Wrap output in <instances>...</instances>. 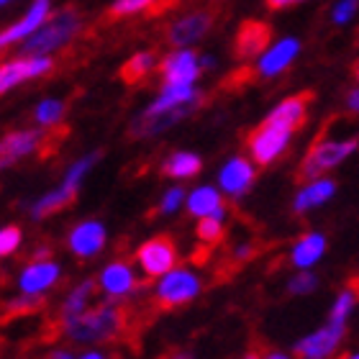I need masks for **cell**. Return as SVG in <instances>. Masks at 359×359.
<instances>
[{
	"instance_id": "cell-17",
	"label": "cell",
	"mask_w": 359,
	"mask_h": 359,
	"mask_svg": "<svg viewBox=\"0 0 359 359\" xmlns=\"http://www.w3.org/2000/svg\"><path fill=\"white\" fill-rule=\"evenodd\" d=\"M255 180H257L255 165H252L247 157H233L231 162L221 170L218 182H221V187H224L231 198H241L249 187L255 185Z\"/></svg>"
},
{
	"instance_id": "cell-7",
	"label": "cell",
	"mask_w": 359,
	"mask_h": 359,
	"mask_svg": "<svg viewBox=\"0 0 359 359\" xmlns=\"http://www.w3.org/2000/svg\"><path fill=\"white\" fill-rule=\"evenodd\" d=\"M290 131H285V128H277V126H269V123H259L257 128H252L244 139V147H247L249 157L255 159L259 167H267L272 165L285 149H287V144H290Z\"/></svg>"
},
{
	"instance_id": "cell-21",
	"label": "cell",
	"mask_w": 359,
	"mask_h": 359,
	"mask_svg": "<svg viewBox=\"0 0 359 359\" xmlns=\"http://www.w3.org/2000/svg\"><path fill=\"white\" fill-rule=\"evenodd\" d=\"M300 44L295 39H283L280 44H275L269 52H264V57L257 65V75L259 77H275L280 75L283 69L290 67V62L298 57Z\"/></svg>"
},
{
	"instance_id": "cell-31",
	"label": "cell",
	"mask_w": 359,
	"mask_h": 359,
	"mask_svg": "<svg viewBox=\"0 0 359 359\" xmlns=\"http://www.w3.org/2000/svg\"><path fill=\"white\" fill-rule=\"evenodd\" d=\"M23 231L18 226H6L0 229V257H11L15 249L21 247Z\"/></svg>"
},
{
	"instance_id": "cell-18",
	"label": "cell",
	"mask_w": 359,
	"mask_h": 359,
	"mask_svg": "<svg viewBox=\"0 0 359 359\" xmlns=\"http://www.w3.org/2000/svg\"><path fill=\"white\" fill-rule=\"evenodd\" d=\"M177 6V0H116L108 11H105V23L121 21V18H128V15L136 13H147L149 18L154 15H165L167 11H172Z\"/></svg>"
},
{
	"instance_id": "cell-10",
	"label": "cell",
	"mask_w": 359,
	"mask_h": 359,
	"mask_svg": "<svg viewBox=\"0 0 359 359\" xmlns=\"http://www.w3.org/2000/svg\"><path fill=\"white\" fill-rule=\"evenodd\" d=\"M203 105V97L201 100H195V103H187V105H180V108H172V111H162V113H142L139 118L131 123L128 128V136H134V139H149V136H157L167 128H172L175 123H180L182 118H187L195 108H201Z\"/></svg>"
},
{
	"instance_id": "cell-16",
	"label": "cell",
	"mask_w": 359,
	"mask_h": 359,
	"mask_svg": "<svg viewBox=\"0 0 359 359\" xmlns=\"http://www.w3.org/2000/svg\"><path fill=\"white\" fill-rule=\"evenodd\" d=\"M105 244V229L97 221H85V224L75 226L67 236V247L72 249V255L80 259H90L95 257Z\"/></svg>"
},
{
	"instance_id": "cell-30",
	"label": "cell",
	"mask_w": 359,
	"mask_h": 359,
	"mask_svg": "<svg viewBox=\"0 0 359 359\" xmlns=\"http://www.w3.org/2000/svg\"><path fill=\"white\" fill-rule=\"evenodd\" d=\"M257 69L255 67H241V69H233L231 75L226 77L224 83H221V90H226V93H239V90H244L249 83H255L257 80Z\"/></svg>"
},
{
	"instance_id": "cell-36",
	"label": "cell",
	"mask_w": 359,
	"mask_h": 359,
	"mask_svg": "<svg viewBox=\"0 0 359 359\" xmlns=\"http://www.w3.org/2000/svg\"><path fill=\"white\" fill-rule=\"evenodd\" d=\"M346 108L352 113H359V90H352V93L346 95Z\"/></svg>"
},
{
	"instance_id": "cell-3",
	"label": "cell",
	"mask_w": 359,
	"mask_h": 359,
	"mask_svg": "<svg viewBox=\"0 0 359 359\" xmlns=\"http://www.w3.org/2000/svg\"><path fill=\"white\" fill-rule=\"evenodd\" d=\"M97 159H100V151H93V154H88L85 159H80V162L69 170L67 177H65V182H62L57 190L46 193L44 198H39V201L34 203V208H31L34 221H41V218L52 216V213H60L62 208L72 205V203L77 201V185H80V180L85 177V172L95 165Z\"/></svg>"
},
{
	"instance_id": "cell-22",
	"label": "cell",
	"mask_w": 359,
	"mask_h": 359,
	"mask_svg": "<svg viewBox=\"0 0 359 359\" xmlns=\"http://www.w3.org/2000/svg\"><path fill=\"white\" fill-rule=\"evenodd\" d=\"M95 292H97L95 280H85V283H80L75 290L69 292L67 300H65L60 308V318H57V331H60V334L65 331L67 323H72L77 316H83L85 311H88V300L93 298Z\"/></svg>"
},
{
	"instance_id": "cell-38",
	"label": "cell",
	"mask_w": 359,
	"mask_h": 359,
	"mask_svg": "<svg viewBox=\"0 0 359 359\" xmlns=\"http://www.w3.org/2000/svg\"><path fill=\"white\" fill-rule=\"evenodd\" d=\"M44 359H75V357H72L69 349H54V352H49Z\"/></svg>"
},
{
	"instance_id": "cell-42",
	"label": "cell",
	"mask_w": 359,
	"mask_h": 359,
	"mask_svg": "<svg viewBox=\"0 0 359 359\" xmlns=\"http://www.w3.org/2000/svg\"><path fill=\"white\" fill-rule=\"evenodd\" d=\"M354 75H357V80H359V62L354 65Z\"/></svg>"
},
{
	"instance_id": "cell-26",
	"label": "cell",
	"mask_w": 359,
	"mask_h": 359,
	"mask_svg": "<svg viewBox=\"0 0 359 359\" xmlns=\"http://www.w3.org/2000/svg\"><path fill=\"white\" fill-rule=\"evenodd\" d=\"M323 252H326V239H323L321 233H306V236H300V241L292 247L290 259L295 267L306 269L318 262L323 257Z\"/></svg>"
},
{
	"instance_id": "cell-25",
	"label": "cell",
	"mask_w": 359,
	"mask_h": 359,
	"mask_svg": "<svg viewBox=\"0 0 359 359\" xmlns=\"http://www.w3.org/2000/svg\"><path fill=\"white\" fill-rule=\"evenodd\" d=\"M187 213L198 218H205V216L224 218L226 205L221 203V195H218L213 187H198V190L190 195V201H187Z\"/></svg>"
},
{
	"instance_id": "cell-8",
	"label": "cell",
	"mask_w": 359,
	"mask_h": 359,
	"mask_svg": "<svg viewBox=\"0 0 359 359\" xmlns=\"http://www.w3.org/2000/svg\"><path fill=\"white\" fill-rule=\"evenodd\" d=\"M269 41H272V26L267 21H259V18H249V21L239 23L231 52L241 62L255 60V57L267 52Z\"/></svg>"
},
{
	"instance_id": "cell-1",
	"label": "cell",
	"mask_w": 359,
	"mask_h": 359,
	"mask_svg": "<svg viewBox=\"0 0 359 359\" xmlns=\"http://www.w3.org/2000/svg\"><path fill=\"white\" fill-rule=\"evenodd\" d=\"M80 26H83V13L75 6H65L57 13H49V18L23 41L18 52L21 57H44L49 52L65 49L80 34Z\"/></svg>"
},
{
	"instance_id": "cell-13",
	"label": "cell",
	"mask_w": 359,
	"mask_h": 359,
	"mask_svg": "<svg viewBox=\"0 0 359 359\" xmlns=\"http://www.w3.org/2000/svg\"><path fill=\"white\" fill-rule=\"evenodd\" d=\"M344 334H346L344 323L329 321V326H323L321 331H316V334H311V337L300 339L298 344H295V357L298 359H329L331 354L339 349Z\"/></svg>"
},
{
	"instance_id": "cell-40",
	"label": "cell",
	"mask_w": 359,
	"mask_h": 359,
	"mask_svg": "<svg viewBox=\"0 0 359 359\" xmlns=\"http://www.w3.org/2000/svg\"><path fill=\"white\" fill-rule=\"evenodd\" d=\"M264 359H290V357H285V354H280V352H272V354H267Z\"/></svg>"
},
{
	"instance_id": "cell-29",
	"label": "cell",
	"mask_w": 359,
	"mask_h": 359,
	"mask_svg": "<svg viewBox=\"0 0 359 359\" xmlns=\"http://www.w3.org/2000/svg\"><path fill=\"white\" fill-rule=\"evenodd\" d=\"M354 303H357V292L349 290V287H346V290H341V292H339L337 303H334V308H331L329 321L331 323H346V318H349V313H352Z\"/></svg>"
},
{
	"instance_id": "cell-33",
	"label": "cell",
	"mask_w": 359,
	"mask_h": 359,
	"mask_svg": "<svg viewBox=\"0 0 359 359\" xmlns=\"http://www.w3.org/2000/svg\"><path fill=\"white\" fill-rule=\"evenodd\" d=\"M316 285H318V277L311 275V272H300V275H295L290 280V292L292 295H306V292H313Z\"/></svg>"
},
{
	"instance_id": "cell-34",
	"label": "cell",
	"mask_w": 359,
	"mask_h": 359,
	"mask_svg": "<svg viewBox=\"0 0 359 359\" xmlns=\"http://www.w3.org/2000/svg\"><path fill=\"white\" fill-rule=\"evenodd\" d=\"M359 8V0H341L337 8H334V23H346L357 13Z\"/></svg>"
},
{
	"instance_id": "cell-27",
	"label": "cell",
	"mask_w": 359,
	"mask_h": 359,
	"mask_svg": "<svg viewBox=\"0 0 359 359\" xmlns=\"http://www.w3.org/2000/svg\"><path fill=\"white\" fill-rule=\"evenodd\" d=\"M201 157L193 154V151H177V154H170L162 165V175L165 177H175V180H190L201 172Z\"/></svg>"
},
{
	"instance_id": "cell-5",
	"label": "cell",
	"mask_w": 359,
	"mask_h": 359,
	"mask_svg": "<svg viewBox=\"0 0 359 359\" xmlns=\"http://www.w3.org/2000/svg\"><path fill=\"white\" fill-rule=\"evenodd\" d=\"M136 262L142 264L147 280H157L162 275H170L180 262V252L177 244L170 233H159V236H151L149 241H144L142 247L136 249Z\"/></svg>"
},
{
	"instance_id": "cell-11",
	"label": "cell",
	"mask_w": 359,
	"mask_h": 359,
	"mask_svg": "<svg viewBox=\"0 0 359 359\" xmlns=\"http://www.w3.org/2000/svg\"><path fill=\"white\" fill-rule=\"evenodd\" d=\"M151 280H144V283H136L134 269L128 264V259L123 257H116L111 264H105L103 275H100V287L108 292L111 300H123L126 295H131L139 287H149Z\"/></svg>"
},
{
	"instance_id": "cell-6",
	"label": "cell",
	"mask_w": 359,
	"mask_h": 359,
	"mask_svg": "<svg viewBox=\"0 0 359 359\" xmlns=\"http://www.w3.org/2000/svg\"><path fill=\"white\" fill-rule=\"evenodd\" d=\"M218 15H221V8L205 6V8L193 11V13L182 15V18H177V21L167 23L165 44H170V46L195 44V41L205 36L208 31H213V26L218 23Z\"/></svg>"
},
{
	"instance_id": "cell-39",
	"label": "cell",
	"mask_w": 359,
	"mask_h": 359,
	"mask_svg": "<svg viewBox=\"0 0 359 359\" xmlns=\"http://www.w3.org/2000/svg\"><path fill=\"white\" fill-rule=\"evenodd\" d=\"M80 359H111V357H105V354H100V352H88V354H83Z\"/></svg>"
},
{
	"instance_id": "cell-12",
	"label": "cell",
	"mask_w": 359,
	"mask_h": 359,
	"mask_svg": "<svg viewBox=\"0 0 359 359\" xmlns=\"http://www.w3.org/2000/svg\"><path fill=\"white\" fill-rule=\"evenodd\" d=\"M311 103H313V93H311V90H306V93H298V95L285 97L283 103L277 105L275 111L264 118V123H269V126H277V128H285V131L295 134V131H300V128L306 126L308 108H311Z\"/></svg>"
},
{
	"instance_id": "cell-28",
	"label": "cell",
	"mask_w": 359,
	"mask_h": 359,
	"mask_svg": "<svg viewBox=\"0 0 359 359\" xmlns=\"http://www.w3.org/2000/svg\"><path fill=\"white\" fill-rule=\"evenodd\" d=\"M65 113H67V105L62 103V100H44L34 111V118L39 121V126H54V123L65 121Z\"/></svg>"
},
{
	"instance_id": "cell-43",
	"label": "cell",
	"mask_w": 359,
	"mask_h": 359,
	"mask_svg": "<svg viewBox=\"0 0 359 359\" xmlns=\"http://www.w3.org/2000/svg\"><path fill=\"white\" fill-rule=\"evenodd\" d=\"M344 359H359V354H349V357H344Z\"/></svg>"
},
{
	"instance_id": "cell-41",
	"label": "cell",
	"mask_w": 359,
	"mask_h": 359,
	"mask_svg": "<svg viewBox=\"0 0 359 359\" xmlns=\"http://www.w3.org/2000/svg\"><path fill=\"white\" fill-rule=\"evenodd\" d=\"M244 359H262V357H259V352H249Z\"/></svg>"
},
{
	"instance_id": "cell-20",
	"label": "cell",
	"mask_w": 359,
	"mask_h": 359,
	"mask_svg": "<svg viewBox=\"0 0 359 359\" xmlns=\"http://www.w3.org/2000/svg\"><path fill=\"white\" fill-rule=\"evenodd\" d=\"M154 72H159V62L157 52L149 49V52H139L134 54L131 60H126L118 69V80L128 88H136V85H144Z\"/></svg>"
},
{
	"instance_id": "cell-19",
	"label": "cell",
	"mask_w": 359,
	"mask_h": 359,
	"mask_svg": "<svg viewBox=\"0 0 359 359\" xmlns=\"http://www.w3.org/2000/svg\"><path fill=\"white\" fill-rule=\"evenodd\" d=\"M60 277V264L46 259V262H29L26 269L18 277V287L26 295H41L44 290H49Z\"/></svg>"
},
{
	"instance_id": "cell-44",
	"label": "cell",
	"mask_w": 359,
	"mask_h": 359,
	"mask_svg": "<svg viewBox=\"0 0 359 359\" xmlns=\"http://www.w3.org/2000/svg\"><path fill=\"white\" fill-rule=\"evenodd\" d=\"M6 3H8V0H0V6H6Z\"/></svg>"
},
{
	"instance_id": "cell-14",
	"label": "cell",
	"mask_w": 359,
	"mask_h": 359,
	"mask_svg": "<svg viewBox=\"0 0 359 359\" xmlns=\"http://www.w3.org/2000/svg\"><path fill=\"white\" fill-rule=\"evenodd\" d=\"M46 139V128L36 131V128H26V131H13L0 139V170L15 165L18 159L29 157L34 151H41Z\"/></svg>"
},
{
	"instance_id": "cell-15",
	"label": "cell",
	"mask_w": 359,
	"mask_h": 359,
	"mask_svg": "<svg viewBox=\"0 0 359 359\" xmlns=\"http://www.w3.org/2000/svg\"><path fill=\"white\" fill-rule=\"evenodd\" d=\"M159 75L165 77V85H193L201 75L198 54L190 49L175 52L159 62Z\"/></svg>"
},
{
	"instance_id": "cell-2",
	"label": "cell",
	"mask_w": 359,
	"mask_h": 359,
	"mask_svg": "<svg viewBox=\"0 0 359 359\" xmlns=\"http://www.w3.org/2000/svg\"><path fill=\"white\" fill-rule=\"evenodd\" d=\"M359 139H346V142H316L308 154L303 157V162L295 170V182H313L321 180L323 175L334 170L337 165H341L352 151H357Z\"/></svg>"
},
{
	"instance_id": "cell-9",
	"label": "cell",
	"mask_w": 359,
	"mask_h": 359,
	"mask_svg": "<svg viewBox=\"0 0 359 359\" xmlns=\"http://www.w3.org/2000/svg\"><path fill=\"white\" fill-rule=\"evenodd\" d=\"M54 69H57V62L49 57H21V60L6 62V65H0V95H6L8 90L26 83V80L52 75Z\"/></svg>"
},
{
	"instance_id": "cell-4",
	"label": "cell",
	"mask_w": 359,
	"mask_h": 359,
	"mask_svg": "<svg viewBox=\"0 0 359 359\" xmlns=\"http://www.w3.org/2000/svg\"><path fill=\"white\" fill-rule=\"evenodd\" d=\"M201 292V283L193 272L187 269H172L170 275L162 277V283L157 285L154 295L149 298V306L157 311V313H165V311H172L190 303Z\"/></svg>"
},
{
	"instance_id": "cell-23",
	"label": "cell",
	"mask_w": 359,
	"mask_h": 359,
	"mask_svg": "<svg viewBox=\"0 0 359 359\" xmlns=\"http://www.w3.org/2000/svg\"><path fill=\"white\" fill-rule=\"evenodd\" d=\"M224 218H216V216H205L198 221L195 226V236H198V244L201 249L193 255V259L198 264H205L213 255V249L224 241V224H221Z\"/></svg>"
},
{
	"instance_id": "cell-24",
	"label": "cell",
	"mask_w": 359,
	"mask_h": 359,
	"mask_svg": "<svg viewBox=\"0 0 359 359\" xmlns=\"http://www.w3.org/2000/svg\"><path fill=\"white\" fill-rule=\"evenodd\" d=\"M337 193V182L334 180H313V182H308L303 190L298 193L295 203H292V210L295 213H306L311 208H318L323 205L326 201H331V195Z\"/></svg>"
},
{
	"instance_id": "cell-37",
	"label": "cell",
	"mask_w": 359,
	"mask_h": 359,
	"mask_svg": "<svg viewBox=\"0 0 359 359\" xmlns=\"http://www.w3.org/2000/svg\"><path fill=\"white\" fill-rule=\"evenodd\" d=\"M159 359H193L187 352H182V349H170V352H165Z\"/></svg>"
},
{
	"instance_id": "cell-35",
	"label": "cell",
	"mask_w": 359,
	"mask_h": 359,
	"mask_svg": "<svg viewBox=\"0 0 359 359\" xmlns=\"http://www.w3.org/2000/svg\"><path fill=\"white\" fill-rule=\"evenodd\" d=\"M264 3H267V11H285V8L303 3V0H264Z\"/></svg>"
},
{
	"instance_id": "cell-32",
	"label": "cell",
	"mask_w": 359,
	"mask_h": 359,
	"mask_svg": "<svg viewBox=\"0 0 359 359\" xmlns=\"http://www.w3.org/2000/svg\"><path fill=\"white\" fill-rule=\"evenodd\" d=\"M180 203H182V187H172V190H167L165 198L159 201V205L154 210H151L149 216H165V213H172V210L180 208Z\"/></svg>"
}]
</instances>
